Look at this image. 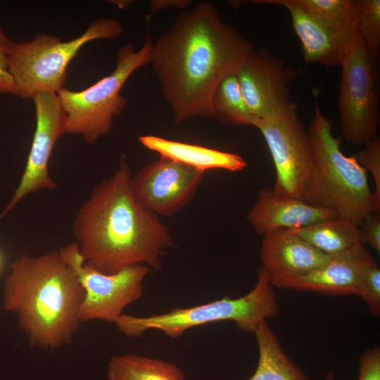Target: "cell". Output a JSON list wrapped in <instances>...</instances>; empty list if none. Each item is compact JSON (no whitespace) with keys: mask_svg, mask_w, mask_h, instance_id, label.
Instances as JSON below:
<instances>
[{"mask_svg":"<svg viewBox=\"0 0 380 380\" xmlns=\"http://www.w3.org/2000/svg\"><path fill=\"white\" fill-rule=\"evenodd\" d=\"M253 50L213 4L203 1L181 13L153 44L150 62L175 122L213 118L216 87Z\"/></svg>","mask_w":380,"mask_h":380,"instance_id":"cell-1","label":"cell"},{"mask_svg":"<svg viewBox=\"0 0 380 380\" xmlns=\"http://www.w3.org/2000/svg\"><path fill=\"white\" fill-rule=\"evenodd\" d=\"M132 177L122 160L110 177L94 187L73 222L84 263L106 274L144 264L162 270V253L173 244L169 228L134 197Z\"/></svg>","mask_w":380,"mask_h":380,"instance_id":"cell-2","label":"cell"},{"mask_svg":"<svg viewBox=\"0 0 380 380\" xmlns=\"http://www.w3.org/2000/svg\"><path fill=\"white\" fill-rule=\"evenodd\" d=\"M84 297L76 274L58 251L18 258L2 290L4 309L15 315L30 346L46 350L71 343L82 324Z\"/></svg>","mask_w":380,"mask_h":380,"instance_id":"cell-3","label":"cell"},{"mask_svg":"<svg viewBox=\"0 0 380 380\" xmlns=\"http://www.w3.org/2000/svg\"><path fill=\"white\" fill-rule=\"evenodd\" d=\"M333 126L316 103L307 130L314 165L302 201L332 210L338 217L360 227L367 217L376 214L374 194L367 171L355 156L342 153L341 140L334 136Z\"/></svg>","mask_w":380,"mask_h":380,"instance_id":"cell-4","label":"cell"},{"mask_svg":"<svg viewBox=\"0 0 380 380\" xmlns=\"http://www.w3.org/2000/svg\"><path fill=\"white\" fill-rule=\"evenodd\" d=\"M279 304L267 271L258 270L257 282L246 295L226 296L205 304L145 317L122 314L114 322L118 330L131 338L150 329L160 330L170 338L182 336L195 327L221 321H233L242 331L253 333L259 324L278 315Z\"/></svg>","mask_w":380,"mask_h":380,"instance_id":"cell-5","label":"cell"},{"mask_svg":"<svg viewBox=\"0 0 380 380\" xmlns=\"http://www.w3.org/2000/svg\"><path fill=\"white\" fill-rule=\"evenodd\" d=\"M122 32L120 20L99 18L82 34L68 42L56 36L39 34L30 42H13L7 53L15 95L30 99L41 92L57 94L65 88L68 65L84 44L96 39H115Z\"/></svg>","mask_w":380,"mask_h":380,"instance_id":"cell-6","label":"cell"},{"mask_svg":"<svg viewBox=\"0 0 380 380\" xmlns=\"http://www.w3.org/2000/svg\"><path fill=\"white\" fill-rule=\"evenodd\" d=\"M152 49L153 43L148 37L139 51L131 43L122 46L110 75L82 91L63 88L58 91L66 115L67 133L79 134L89 144L109 134L113 119L127 105L121 89L134 72L150 63Z\"/></svg>","mask_w":380,"mask_h":380,"instance_id":"cell-7","label":"cell"},{"mask_svg":"<svg viewBox=\"0 0 380 380\" xmlns=\"http://www.w3.org/2000/svg\"><path fill=\"white\" fill-rule=\"evenodd\" d=\"M377 60L357 32L342 63L338 107L343 138L354 146L376 137L379 123Z\"/></svg>","mask_w":380,"mask_h":380,"instance_id":"cell-8","label":"cell"},{"mask_svg":"<svg viewBox=\"0 0 380 380\" xmlns=\"http://www.w3.org/2000/svg\"><path fill=\"white\" fill-rule=\"evenodd\" d=\"M58 252L84 291L79 311L81 323L92 320L114 323L127 306L141 296L143 281L149 272L148 266L131 265L116 273L106 274L84 263L75 241Z\"/></svg>","mask_w":380,"mask_h":380,"instance_id":"cell-9","label":"cell"},{"mask_svg":"<svg viewBox=\"0 0 380 380\" xmlns=\"http://www.w3.org/2000/svg\"><path fill=\"white\" fill-rule=\"evenodd\" d=\"M262 133L275 167L274 193L302 200L314 165L308 131L291 102L284 110L255 125Z\"/></svg>","mask_w":380,"mask_h":380,"instance_id":"cell-10","label":"cell"},{"mask_svg":"<svg viewBox=\"0 0 380 380\" xmlns=\"http://www.w3.org/2000/svg\"><path fill=\"white\" fill-rule=\"evenodd\" d=\"M32 99L36 127L30 150L19 184L0 217L30 194L41 189L54 190L58 187L49 175V163L56 143L67 133L66 115L56 93H38Z\"/></svg>","mask_w":380,"mask_h":380,"instance_id":"cell-11","label":"cell"},{"mask_svg":"<svg viewBox=\"0 0 380 380\" xmlns=\"http://www.w3.org/2000/svg\"><path fill=\"white\" fill-rule=\"evenodd\" d=\"M204 173L160 157L132 177L137 201L155 214L169 216L183 208L194 196Z\"/></svg>","mask_w":380,"mask_h":380,"instance_id":"cell-12","label":"cell"},{"mask_svg":"<svg viewBox=\"0 0 380 380\" xmlns=\"http://www.w3.org/2000/svg\"><path fill=\"white\" fill-rule=\"evenodd\" d=\"M235 75L246 104L256 120L255 125L292 102L288 84L294 70L265 48L254 49Z\"/></svg>","mask_w":380,"mask_h":380,"instance_id":"cell-13","label":"cell"},{"mask_svg":"<svg viewBox=\"0 0 380 380\" xmlns=\"http://www.w3.org/2000/svg\"><path fill=\"white\" fill-rule=\"evenodd\" d=\"M262 236L260 260L273 287L291 289L296 279L322 267L331 258L291 229H274Z\"/></svg>","mask_w":380,"mask_h":380,"instance_id":"cell-14","label":"cell"},{"mask_svg":"<svg viewBox=\"0 0 380 380\" xmlns=\"http://www.w3.org/2000/svg\"><path fill=\"white\" fill-rule=\"evenodd\" d=\"M254 2L283 6L289 11L307 63H317L327 68L341 66L357 32L343 31L296 6L291 0Z\"/></svg>","mask_w":380,"mask_h":380,"instance_id":"cell-15","label":"cell"},{"mask_svg":"<svg viewBox=\"0 0 380 380\" xmlns=\"http://www.w3.org/2000/svg\"><path fill=\"white\" fill-rule=\"evenodd\" d=\"M376 262L360 245L348 252L331 256L322 267L296 279L291 289L326 295H357L367 268Z\"/></svg>","mask_w":380,"mask_h":380,"instance_id":"cell-16","label":"cell"},{"mask_svg":"<svg viewBox=\"0 0 380 380\" xmlns=\"http://www.w3.org/2000/svg\"><path fill=\"white\" fill-rule=\"evenodd\" d=\"M338 217L332 210L311 205L295 198L276 195L272 189H262L246 218L259 235L274 229H293Z\"/></svg>","mask_w":380,"mask_h":380,"instance_id":"cell-17","label":"cell"},{"mask_svg":"<svg viewBox=\"0 0 380 380\" xmlns=\"http://www.w3.org/2000/svg\"><path fill=\"white\" fill-rule=\"evenodd\" d=\"M139 141L147 149L164 157L205 172L209 170L239 172L247 166L239 154L197 144L167 139L155 135H142Z\"/></svg>","mask_w":380,"mask_h":380,"instance_id":"cell-18","label":"cell"},{"mask_svg":"<svg viewBox=\"0 0 380 380\" xmlns=\"http://www.w3.org/2000/svg\"><path fill=\"white\" fill-rule=\"evenodd\" d=\"M291 230L330 257L348 252L365 243L360 227L339 217Z\"/></svg>","mask_w":380,"mask_h":380,"instance_id":"cell-19","label":"cell"},{"mask_svg":"<svg viewBox=\"0 0 380 380\" xmlns=\"http://www.w3.org/2000/svg\"><path fill=\"white\" fill-rule=\"evenodd\" d=\"M258 346V362L248 380H310L286 355L267 321L254 332Z\"/></svg>","mask_w":380,"mask_h":380,"instance_id":"cell-20","label":"cell"},{"mask_svg":"<svg viewBox=\"0 0 380 380\" xmlns=\"http://www.w3.org/2000/svg\"><path fill=\"white\" fill-rule=\"evenodd\" d=\"M108 380H184L185 374L175 364L136 354L112 357L107 369Z\"/></svg>","mask_w":380,"mask_h":380,"instance_id":"cell-21","label":"cell"},{"mask_svg":"<svg viewBox=\"0 0 380 380\" xmlns=\"http://www.w3.org/2000/svg\"><path fill=\"white\" fill-rule=\"evenodd\" d=\"M211 108L213 118L224 124L255 125L256 120L246 104L235 74L226 77L217 85Z\"/></svg>","mask_w":380,"mask_h":380,"instance_id":"cell-22","label":"cell"},{"mask_svg":"<svg viewBox=\"0 0 380 380\" xmlns=\"http://www.w3.org/2000/svg\"><path fill=\"white\" fill-rule=\"evenodd\" d=\"M297 6L347 32H357L361 0H291Z\"/></svg>","mask_w":380,"mask_h":380,"instance_id":"cell-23","label":"cell"},{"mask_svg":"<svg viewBox=\"0 0 380 380\" xmlns=\"http://www.w3.org/2000/svg\"><path fill=\"white\" fill-rule=\"evenodd\" d=\"M357 32L372 56L378 59L380 49V0H361Z\"/></svg>","mask_w":380,"mask_h":380,"instance_id":"cell-24","label":"cell"},{"mask_svg":"<svg viewBox=\"0 0 380 380\" xmlns=\"http://www.w3.org/2000/svg\"><path fill=\"white\" fill-rule=\"evenodd\" d=\"M358 153L357 158L359 163L369 171L373 177L374 191L373 192L376 214H380V139L376 135L369 139Z\"/></svg>","mask_w":380,"mask_h":380,"instance_id":"cell-25","label":"cell"},{"mask_svg":"<svg viewBox=\"0 0 380 380\" xmlns=\"http://www.w3.org/2000/svg\"><path fill=\"white\" fill-rule=\"evenodd\" d=\"M358 296L372 315H380V269L376 262L367 268Z\"/></svg>","mask_w":380,"mask_h":380,"instance_id":"cell-26","label":"cell"},{"mask_svg":"<svg viewBox=\"0 0 380 380\" xmlns=\"http://www.w3.org/2000/svg\"><path fill=\"white\" fill-rule=\"evenodd\" d=\"M358 380H380V348L367 349L360 357Z\"/></svg>","mask_w":380,"mask_h":380,"instance_id":"cell-27","label":"cell"},{"mask_svg":"<svg viewBox=\"0 0 380 380\" xmlns=\"http://www.w3.org/2000/svg\"><path fill=\"white\" fill-rule=\"evenodd\" d=\"M365 243L380 253V216L373 213L367 217L360 224Z\"/></svg>","mask_w":380,"mask_h":380,"instance_id":"cell-28","label":"cell"},{"mask_svg":"<svg viewBox=\"0 0 380 380\" xmlns=\"http://www.w3.org/2000/svg\"><path fill=\"white\" fill-rule=\"evenodd\" d=\"M8 50L0 46V94H16L15 83L8 70Z\"/></svg>","mask_w":380,"mask_h":380,"instance_id":"cell-29","label":"cell"},{"mask_svg":"<svg viewBox=\"0 0 380 380\" xmlns=\"http://www.w3.org/2000/svg\"><path fill=\"white\" fill-rule=\"evenodd\" d=\"M191 1L188 0H155L150 2L151 9L152 13L158 11L161 9L167 8L170 6H175L179 8H184L187 7Z\"/></svg>","mask_w":380,"mask_h":380,"instance_id":"cell-30","label":"cell"},{"mask_svg":"<svg viewBox=\"0 0 380 380\" xmlns=\"http://www.w3.org/2000/svg\"><path fill=\"white\" fill-rule=\"evenodd\" d=\"M13 42L4 34L0 27V46L8 50Z\"/></svg>","mask_w":380,"mask_h":380,"instance_id":"cell-31","label":"cell"},{"mask_svg":"<svg viewBox=\"0 0 380 380\" xmlns=\"http://www.w3.org/2000/svg\"><path fill=\"white\" fill-rule=\"evenodd\" d=\"M110 2L117 5L120 8H127L131 4L130 1H110Z\"/></svg>","mask_w":380,"mask_h":380,"instance_id":"cell-32","label":"cell"},{"mask_svg":"<svg viewBox=\"0 0 380 380\" xmlns=\"http://www.w3.org/2000/svg\"><path fill=\"white\" fill-rule=\"evenodd\" d=\"M324 380H335V373L334 372H328Z\"/></svg>","mask_w":380,"mask_h":380,"instance_id":"cell-33","label":"cell"},{"mask_svg":"<svg viewBox=\"0 0 380 380\" xmlns=\"http://www.w3.org/2000/svg\"><path fill=\"white\" fill-rule=\"evenodd\" d=\"M3 265H4V258H3L2 254H1V253L0 251V272L2 270Z\"/></svg>","mask_w":380,"mask_h":380,"instance_id":"cell-34","label":"cell"}]
</instances>
